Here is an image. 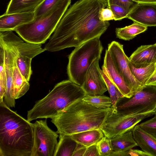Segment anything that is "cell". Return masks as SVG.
I'll return each instance as SVG.
<instances>
[{"instance_id": "7a4b0ae2", "label": "cell", "mask_w": 156, "mask_h": 156, "mask_svg": "<svg viewBox=\"0 0 156 156\" xmlns=\"http://www.w3.org/2000/svg\"><path fill=\"white\" fill-rule=\"evenodd\" d=\"M33 123L0 101V156H31Z\"/></svg>"}, {"instance_id": "484cf974", "label": "cell", "mask_w": 156, "mask_h": 156, "mask_svg": "<svg viewBox=\"0 0 156 156\" xmlns=\"http://www.w3.org/2000/svg\"><path fill=\"white\" fill-rule=\"evenodd\" d=\"M101 72L111 100L112 107L113 110L112 112L116 113L117 112V104L118 101L121 98L124 97L117 87L109 79L102 70L101 69Z\"/></svg>"}, {"instance_id": "3957f363", "label": "cell", "mask_w": 156, "mask_h": 156, "mask_svg": "<svg viewBox=\"0 0 156 156\" xmlns=\"http://www.w3.org/2000/svg\"><path fill=\"white\" fill-rule=\"evenodd\" d=\"M113 111L112 107L98 108L81 99L60 111L51 121L57 128L58 134L71 135L101 129Z\"/></svg>"}, {"instance_id": "83f0119b", "label": "cell", "mask_w": 156, "mask_h": 156, "mask_svg": "<svg viewBox=\"0 0 156 156\" xmlns=\"http://www.w3.org/2000/svg\"><path fill=\"white\" fill-rule=\"evenodd\" d=\"M82 100L99 108H109L112 107V106L110 98L105 96H90L86 95Z\"/></svg>"}, {"instance_id": "ba28073f", "label": "cell", "mask_w": 156, "mask_h": 156, "mask_svg": "<svg viewBox=\"0 0 156 156\" xmlns=\"http://www.w3.org/2000/svg\"><path fill=\"white\" fill-rule=\"evenodd\" d=\"M0 36L8 41L15 47L18 67L23 76L29 82L32 73V59L45 51V49L41 47V44L25 42L13 31H0Z\"/></svg>"}, {"instance_id": "1f68e13d", "label": "cell", "mask_w": 156, "mask_h": 156, "mask_svg": "<svg viewBox=\"0 0 156 156\" xmlns=\"http://www.w3.org/2000/svg\"><path fill=\"white\" fill-rule=\"evenodd\" d=\"M112 12L114 15L115 20H120L127 18L130 11L127 10L123 7L116 5H111L107 6Z\"/></svg>"}, {"instance_id": "277c9868", "label": "cell", "mask_w": 156, "mask_h": 156, "mask_svg": "<svg viewBox=\"0 0 156 156\" xmlns=\"http://www.w3.org/2000/svg\"><path fill=\"white\" fill-rule=\"evenodd\" d=\"M86 96L81 86L69 80L62 81L27 111V119L31 122L38 119H51L64 108Z\"/></svg>"}, {"instance_id": "60d3db41", "label": "cell", "mask_w": 156, "mask_h": 156, "mask_svg": "<svg viewBox=\"0 0 156 156\" xmlns=\"http://www.w3.org/2000/svg\"><path fill=\"white\" fill-rule=\"evenodd\" d=\"M156 44V43H155Z\"/></svg>"}, {"instance_id": "d4e9b609", "label": "cell", "mask_w": 156, "mask_h": 156, "mask_svg": "<svg viewBox=\"0 0 156 156\" xmlns=\"http://www.w3.org/2000/svg\"><path fill=\"white\" fill-rule=\"evenodd\" d=\"M129 67L132 73L136 79L144 86L156 69V62H153L144 67L136 68L129 61Z\"/></svg>"}, {"instance_id": "4dcf8cb0", "label": "cell", "mask_w": 156, "mask_h": 156, "mask_svg": "<svg viewBox=\"0 0 156 156\" xmlns=\"http://www.w3.org/2000/svg\"><path fill=\"white\" fill-rule=\"evenodd\" d=\"M154 117L138 124L139 127L146 132L156 138V110Z\"/></svg>"}, {"instance_id": "e0dca14e", "label": "cell", "mask_w": 156, "mask_h": 156, "mask_svg": "<svg viewBox=\"0 0 156 156\" xmlns=\"http://www.w3.org/2000/svg\"><path fill=\"white\" fill-rule=\"evenodd\" d=\"M35 18L34 12L4 14L0 16V31H14L17 27L29 23Z\"/></svg>"}, {"instance_id": "8992f818", "label": "cell", "mask_w": 156, "mask_h": 156, "mask_svg": "<svg viewBox=\"0 0 156 156\" xmlns=\"http://www.w3.org/2000/svg\"><path fill=\"white\" fill-rule=\"evenodd\" d=\"M103 47L98 37L75 48L69 55L67 73L69 80L82 86L93 62L101 58Z\"/></svg>"}, {"instance_id": "f1b7e54d", "label": "cell", "mask_w": 156, "mask_h": 156, "mask_svg": "<svg viewBox=\"0 0 156 156\" xmlns=\"http://www.w3.org/2000/svg\"><path fill=\"white\" fill-rule=\"evenodd\" d=\"M97 145L100 156H109L113 151L110 139L105 136Z\"/></svg>"}, {"instance_id": "ffe728a7", "label": "cell", "mask_w": 156, "mask_h": 156, "mask_svg": "<svg viewBox=\"0 0 156 156\" xmlns=\"http://www.w3.org/2000/svg\"><path fill=\"white\" fill-rule=\"evenodd\" d=\"M44 0H10L5 14L34 12Z\"/></svg>"}, {"instance_id": "7402d4cb", "label": "cell", "mask_w": 156, "mask_h": 156, "mask_svg": "<svg viewBox=\"0 0 156 156\" xmlns=\"http://www.w3.org/2000/svg\"><path fill=\"white\" fill-rule=\"evenodd\" d=\"M132 130L110 139L113 151H125L138 146L134 139Z\"/></svg>"}, {"instance_id": "d590c367", "label": "cell", "mask_w": 156, "mask_h": 156, "mask_svg": "<svg viewBox=\"0 0 156 156\" xmlns=\"http://www.w3.org/2000/svg\"><path fill=\"white\" fill-rule=\"evenodd\" d=\"M128 156H151L149 154L143 151L131 149L127 151Z\"/></svg>"}, {"instance_id": "44dd1931", "label": "cell", "mask_w": 156, "mask_h": 156, "mask_svg": "<svg viewBox=\"0 0 156 156\" xmlns=\"http://www.w3.org/2000/svg\"><path fill=\"white\" fill-rule=\"evenodd\" d=\"M70 136L77 143L87 147L97 144L104 136L101 129L85 131Z\"/></svg>"}, {"instance_id": "74e56055", "label": "cell", "mask_w": 156, "mask_h": 156, "mask_svg": "<svg viewBox=\"0 0 156 156\" xmlns=\"http://www.w3.org/2000/svg\"><path fill=\"white\" fill-rule=\"evenodd\" d=\"M145 85H152L156 86V69L147 81Z\"/></svg>"}, {"instance_id": "52a82bcc", "label": "cell", "mask_w": 156, "mask_h": 156, "mask_svg": "<svg viewBox=\"0 0 156 156\" xmlns=\"http://www.w3.org/2000/svg\"><path fill=\"white\" fill-rule=\"evenodd\" d=\"M117 112L126 115L144 113L156 110V86L145 85L130 98H121Z\"/></svg>"}, {"instance_id": "8d00e7d4", "label": "cell", "mask_w": 156, "mask_h": 156, "mask_svg": "<svg viewBox=\"0 0 156 156\" xmlns=\"http://www.w3.org/2000/svg\"><path fill=\"white\" fill-rule=\"evenodd\" d=\"M87 147L80 144H77L72 156H84Z\"/></svg>"}, {"instance_id": "d6986e66", "label": "cell", "mask_w": 156, "mask_h": 156, "mask_svg": "<svg viewBox=\"0 0 156 156\" xmlns=\"http://www.w3.org/2000/svg\"><path fill=\"white\" fill-rule=\"evenodd\" d=\"M16 57L14 61L12 72L13 94L15 99L24 95L30 88L29 81L23 76L18 67Z\"/></svg>"}, {"instance_id": "9c48e42d", "label": "cell", "mask_w": 156, "mask_h": 156, "mask_svg": "<svg viewBox=\"0 0 156 156\" xmlns=\"http://www.w3.org/2000/svg\"><path fill=\"white\" fill-rule=\"evenodd\" d=\"M155 111L132 115H126L118 112H112L101 129L104 136L110 139L132 129L141 121L154 115Z\"/></svg>"}, {"instance_id": "30bf717a", "label": "cell", "mask_w": 156, "mask_h": 156, "mask_svg": "<svg viewBox=\"0 0 156 156\" xmlns=\"http://www.w3.org/2000/svg\"><path fill=\"white\" fill-rule=\"evenodd\" d=\"M33 125L34 141L31 156H54L58 133L49 127L46 119L36 121Z\"/></svg>"}, {"instance_id": "ab89813d", "label": "cell", "mask_w": 156, "mask_h": 156, "mask_svg": "<svg viewBox=\"0 0 156 156\" xmlns=\"http://www.w3.org/2000/svg\"><path fill=\"white\" fill-rule=\"evenodd\" d=\"M138 3L156 4V0H133Z\"/></svg>"}, {"instance_id": "8fae6325", "label": "cell", "mask_w": 156, "mask_h": 156, "mask_svg": "<svg viewBox=\"0 0 156 156\" xmlns=\"http://www.w3.org/2000/svg\"><path fill=\"white\" fill-rule=\"evenodd\" d=\"M107 49L117 71L129 86L133 93L143 87L144 86L136 79L130 70L129 60L124 52L123 45L113 41L108 44Z\"/></svg>"}, {"instance_id": "4fadbf2b", "label": "cell", "mask_w": 156, "mask_h": 156, "mask_svg": "<svg viewBox=\"0 0 156 156\" xmlns=\"http://www.w3.org/2000/svg\"><path fill=\"white\" fill-rule=\"evenodd\" d=\"M100 59H96L92 63L81 86L87 95H101L108 90L101 72L99 63Z\"/></svg>"}, {"instance_id": "2e32d148", "label": "cell", "mask_w": 156, "mask_h": 156, "mask_svg": "<svg viewBox=\"0 0 156 156\" xmlns=\"http://www.w3.org/2000/svg\"><path fill=\"white\" fill-rule=\"evenodd\" d=\"M129 59L136 68L144 67L156 62V44L141 46L131 54Z\"/></svg>"}, {"instance_id": "836d02e7", "label": "cell", "mask_w": 156, "mask_h": 156, "mask_svg": "<svg viewBox=\"0 0 156 156\" xmlns=\"http://www.w3.org/2000/svg\"><path fill=\"white\" fill-rule=\"evenodd\" d=\"M101 19L103 21H109L114 20V15L112 11L109 8L103 9L101 11Z\"/></svg>"}, {"instance_id": "7c38bea8", "label": "cell", "mask_w": 156, "mask_h": 156, "mask_svg": "<svg viewBox=\"0 0 156 156\" xmlns=\"http://www.w3.org/2000/svg\"><path fill=\"white\" fill-rule=\"evenodd\" d=\"M0 43L5 49V69L6 80V91L4 97V101L9 107L15 106V99L13 94L12 72L14 61L17 55L15 47L9 42L0 36Z\"/></svg>"}, {"instance_id": "5b68a950", "label": "cell", "mask_w": 156, "mask_h": 156, "mask_svg": "<svg viewBox=\"0 0 156 156\" xmlns=\"http://www.w3.org/2000/svg\"><path fill=\"white\" fill-rule=\"evenodd\" d=\"M71 1L60 0L46 12L17 27L14 31L25 42L38 44L44 43L54 32Z\"/></svg>"}, {"instance_id": "5bb4252c", "label": "cell", "mask_w": 156, "mask_h": 156, "mask_svg": "<svg viewBox=\"0 0 156 156\" xmlns=\"http://www.w3.org/2000/svg\"><path fill=\"white\" fill-rule=\"evenodd\" d=\"M127 18L147 27L156 26V4L138 3L129 11Z\"/></svg>"}, {"instance_id": "f546056e", "label": "cell", "mask_w": 156, "mask_h": 156, "mask_svg": "<svg viewBox=\"0 0 156 156\" xmlns=\"http://www.w3.org/2000/svg\"><path fill=\"white\" fill-rule=\"evenodd\" d=\"M60 0H44L36 9L34 12L35 18L38 17L50 10Z\"/></svg>"}, {"instance_id": "ac0fdd59", "label": "cell", "mask_w": 156, "mask_h": 156, "mask_svg": "<svg viewBox=\"0 0 156 156\" xmlns=\"http://www.w3.org/2000/svg\"><path fill=\"white\" fill-rule=\"evenodd\" d=\"M133 137L142 150L151 156H156V138L136 125L132 129Z\"/></svg>"}, {"instance_id": "d6a6232c", "label": "cell", "mask_w": 156, "mask_h": 156, "mask_svg": "<svg viewBox=\"0 0 156 156\" xmlns=\"http://www.w3.org/2000/svg\"><path fill=\"white\" fill-rule=\"evenodd\" d=\"M107 2L108 6L116 5L129 11L138 3L133 0H107Z\"/></svg>"}, {"instance_id": "603a6c76", "label": "cell", "mask_w": 156, "mask_h": 156, "mask_svg": "<svg viewBox=\"0 0 156 156\" xmlns=\"http://www.w3.org/2000/svg\"><path fill=\"white\" fill-rule=\"evenodd\" d=\"M77 144L70 135L59 134L54 156H72Z\"/></svg>"}, {"instance_id": "9a60e30c", "label": "cell", "mask_w": 156, "mask_h": 156, "mask_svg": "<svg viewBox=\"0 0 156 156\" xmlns=\"http://www.w3.org/2000/svg\"><path fill=\"white\" fill-rule=\"evenodd\" d=\"M102 69L124 97L130 98L133 96L134 93L129 85L117 71L107 49L105 51Z\"/></svg>"}, {"instance_id": "4316f807", "label": "cell", "mask_w": 156, "mask_h": 156, "mask_svg": "<svg viewBox=\"0 0 156 156\" xmlns=\"http://www.w3.org/2000/svg\"><path fill=\"white\" fill-rule=\"evenodd\" d=\"M5 55L4 47L3 45L0 43V101H3L6 88Z\"/></svg>"}, {"instance_id": "f35d334b", "label": "cell", "mask_w": 156, "mask_h": 156, "mask_svg": "<svg viewBox=\"0 0 156 156\" xmlns=\"http://www.w3.org/2000/svg\"><path fill=\"white\" fill-rule=\"evenodd\" d=\"M109 156H128L127 151H120L113 150Z\"/></svg>"}, {"instance_id": "e575fe53", "label": "cell", "mask_w": 156, "mask_h": 156, "mask_svg": "<svg viewBox=\"0 0 156 156\" xmlns=\"http://www.w3.org/2000/svg\"><path fill=\"white\" fill-rule=\"evenodd\" d=\"M84 156H100L97 144L87 147Z\"/></svg>"}, {"instance_id": "cb8c5ba5", "label": "cell", "mask_w": 156, "mask_h": 156, "mask_svg": "<svg viewBox=\"0 0 156 156\" xmlns=\"http://www.w3.org/2000/svg\"><path fill=\"white\" fill-rule=\"evenodd\" d=\"M147 27L140 24L134 22L131 25L122 28L115 29L116 37L125 41H129L137 35L147 30Z\"/></svg>"}, {"instance_id": "6da1fadb", "label": "cell", "mask_w": 156, "mask_h": 156, "mask_svg": "<svg viewBox=\"0 0 156 156\" xmlns=\"http://www.w3.org/2000/svg\"><path fill=\"white\" fill-rule=\"evenodd\" d=\"M108 6L107 0H79L67 9L54 33L45 44V51H59L78 47L100 37L110 25L101 19L102 10Z\"/></svg>"}]
</instances>
